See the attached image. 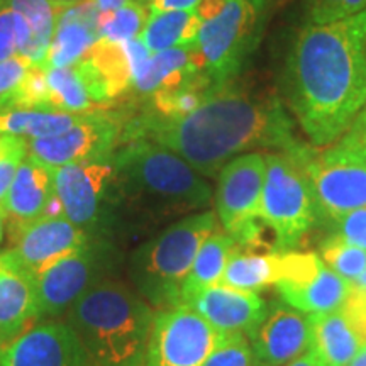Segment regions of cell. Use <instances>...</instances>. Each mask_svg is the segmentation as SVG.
Returning <instances> with one entry per match:
<instances>
[{
	"mask_svg": "<svg viewBox=\"0 0 366 366\" xmlns=\"http://www.w3.org/2000/svg\"><path fill=\"white\" fill-rule=\"evenodd\" d=\"M127 139L153 141L205 178L216 177L224 164L251 149L294 153L304 144L280 105L227 84L210 86L202 102L185 116L162 117L146 111L126 124L121 143Z\"/></svg>",
	"mask_w": 366,
	"mask_h": 366,
	"instance_id": "1",
	"label": "cell"
},
{
	"mask_svg": "<svg viewBox=\"0 0 366 366\" xmlns=\"http://www.w3.org/2000/svg\"><path fill=\"white\" fill-rule=\"evenodd\" d=\"M287 99L315 148L345 134L366 105V9L327 26L307 24L287 61Z\"/></svg>",
	"mask_w": 366,
	"mask_h": 366,
	"instance_id": "2",
	"label": "cell"
},
{
	"mask_svg": "<svg viewBox=\"0 0 366 366\" xmlns=\"http://www.w3.org/2000/svg\"><path fill=\"white\" fill-rule=\"evenodd\" d=\"M119 232L122 222L144 229L207 210L214 192L185 159L148 139L122 141L114 151Z\"/></svg>",
	"mask_w": 366,
	"mask_h": 366,
	"instance_id": "3",
	"label": "cell"
},
{
	"mask_svg": "<svg viewBox=\"0 0 366 366\" xmlns=\"http://www.w3.org/2000/svg\"><path fill=\"white\" fill-rule=\"evenodd\" d=\"M154 315L134 288L107 278L81 295L63 319L95 366H144Z\"/></svg>",
	"mask_w": 366,
	"mask_h": 366,
	"instance_id": "4",
	"label": "cell"
},
{
	"mask_svg": "<svg viewBox=\"0 0 366 366\" xmlns=\"http://www.w3.org/2000/svg\"><path fill=\"white\" fill-rule=\"evenodd\" d=\"M219 227L216 210L180 217L139 244L127 258L126 272L136 294L154 310L180 305L182 288L202 242Z\"/></svg>",
	"mask_w": 366,
	"mask_h": 366,
	"instance_id": "5",
	"label": "cell"
},
{
	"mask_svg": "<svg viewBox=\"0 0 366 366\" xmlns=\"http://www.w3.org/2000/svg\"><path fill=\"white\" fill-rule=\"evenodd\" d=\"M290 154L307 173L320 221L366 207V127L360 114L334 143L324 148L302 144Z\"/></svg>",
	"mask_w": 366,
	"mask_h": 366,
	"instance_id": "6",
	"label": "cell"
},
{
	"mask_svg": "<svg viewBox=\"0 0 366 366\" xmlns=\"http://www.w3.org/2000/svg\"><path fill=\"white\" fill-rule=\"evenodd\" d=\"M262 224L274 236L277 251H295L320 221L312 185L290 153H264Z\"/></svg>",
	"mask_w": 366,
	"mask_h": 366,
	"instance_id": "7",
	"label": "cell"
},
{
	"mask_svg": "<svg viewBox=\"0 0 366 366\" xmlns=\"http://www.w3.org/2000/svg\"><path fill=\"white\" fill-rule=\"evenodd\" d=\"M53 178L63 216L92 237L114 241L119 234L114 153L53 168Z\"/></svg>",
	"mask_w": 366,
	"mask_h": 366,
	"instance_id": "8",
	"label": "cell"
},
{
	"mask_svg": "<svg viewBox=\"0 0 366 366\" xmlns=\"http://www.w3.org/2000/svg\"><path fill=\"white\" fill-rule=\"evenodd\" d=\"M122 262L116 241L92 237L36 278L39 320L63 319L71 305L100 282L112 278Z\"/></svg>",
	"mask_w": 366,
	"mask_h": 366,
	"instance_id": "9",
	"label": "cell"
},
{
	"mask_svg": "<svg viewBox=\"0 0 366 366\" xmlns=\"http://www.w3.org/2000/svg\"><path fill=\"white\" fill-rule=\"evenodd\" d=\"M267 162L262 151H251L224 164L214 192L222 231L239 246L254 248L264 227L259 219Z\"/></svg>",
	"mask_w": 366,
	"mask_h": 366,
	"instance_id": "10",
	"label": "cell"
},
{
	"mask_svg": "<svg viewBox=\"0 0 366 366\" xmlns=\"http://www.w3.org/2000/svg\"><path fill=\"white\" fill-rule=\"evenodd\" d=\"M262 0H224L212 16L202 21L194 41L204 73L214 85L227 84L239 71L258 27Z\"/></svg>",
	"mask_w": 366,
	"mask_h": 366,
	"instance_id": "11",
	"label": "cell"
},
{
	"mask_svg": "<svg viewBox=\"0 0 366 366\" xmlns=\"http://www.w3.org/2000/svg\"><path fill=\"white\" fill-rule=\"evenodd\" d=\"M222 336L189 305L157 310L144 366H204Z\"/></svg>",
	"mask_w": 366,
	"mask_h": 366,
	"instance_id": "12",
	"label": "cell"
},
{
	"mask_svg": "<svg viewBox=\"0 0 366 366\" xmlns=\"http://www.w3.org/2000/svg\"><path fill=\"white\" fill-rule=\"evenodd\" d=\"M122 131L124 126L119 116L105 111L86 112L56 136L27 141V154L49 168L104 158L121 144Z\"/></svg>",
	"mask_w": 366,
	"mask_h": 366,
	"instance_id": "13",
	"label": "cell"
},
{
	"mask_svg": "<svg viewBox=\"0 0 366 366\" xmlns=\"http://www.w3.org/2000/svg\"><path fill=\"white\" fill-rule=\"evenodd\" d=\"M92 236L68 221L61 212H54L14 232V246L6 253L38 278L68 254L84 248Z\"/></svg>",
	"mask_w": 366,
	"mask_h": 366,
	"instance_id": "14",
	"label": "cell"
},
{
	"mask_svg": "<svg viewBox=\"0 0 366 366\" xmlns=\"http://www.w3.org/2000/svg\"><path fill=\"white\" fill-rule=\"evenodd\" d=\"M274 288L290 307L304 314H324L341 309L353 285L332 272L317 253L297 251L290 274L274 283Z\"/></svg>",
	"mask_w": 366,
	"mask_h": 366,
	"instance_id": "15",
	"label": "cell"
},
{
	"mask_svg": "<svg viewBox=\"0 0 366 366\" xmlns=\"http://www.w3.org/2000/svg\"><path fill=\"white\" fill-rule=\"evenodd\" d=\"M0 366H95L65 319L39 320L0 347Z\"/></svg>",
	"mask_w": 366,
	"mask_h": 366,
	"instance_id": "16",
	"label": "cell"
},
{
	"mask_svg": "<svg viewBox=\"0 0 366 366\" xmlns=\"http://www.w3.org/2000/svg\"><path fill=\"white\" fill-rule=\"evenodd\" d=\"M248 340L254 366H285L309 350L310 317L285 302H277Z\"/></svg>",
	"mask_w": 366,
	"mask_h": 366,
	"instance_id": "17",
	"label": "cell"
},
{
	"mask_svg": "<svg viewBox=\"0 0 366 366\" xmlns=\"http://www.w3.org/2000/svg\"><path fill=\"white\" fill-rule=\"evenodd\" d=\"M53 205H58L53 168L27 154L17 168L2 205L12 234L46 214H54Z\"/></svg>",
	"mask_w": 366,
	"mask_h": 366,
	"instance_id": "18",
	"label": "cell"
},
{
	"mask_svg": "<svg viewBox=\"0 0 366 366\" xmlns=\"http://www.w3.org/2000/svg\"><path fill=\"white\" fill-rule=\"evenodd\" d=\"M189 307L222 332H242L249 336L268 314V305L258 292L214 285L195 295Z\"/></svg>",
	"mask_w": 366,
	"mask_h": 366,
	"instance_id": "19",
	"label": "cell"
},
{
	"mask_svg": "<svg viewBox=\"0 0 366 366\" xmlns=\"http://www.w3.org/2000/svg\"><path fill=\"white\" fill-rule=\"evenodd\" d=\"M38 319L36 278L4 251L0 253V347L16 341Z\"/></svg>",
	"mask_w": 366,
	"mask_h": 366,
	"instance_id": "20",
	"label": "cell"
},
{
	"mask_svg": "<svg viewBox=\"0 0 366 366\" xmlns=\"http://www.w3.org/2000/svg\"><path fill=\"white\" fill-rule=\"evenodd\" d=\"M102 12L92 0L59 11L56 29L43 63L44 68H63L80 61L100 39Z\"/></svg>",
	"mask_w": 366,
	"mask_h": 366,
	"instance_id": "21",
	"label": "cell"
},
{
	"mask_svg": "<svg viewBox=\"0 0 366 366\" xmlns=\"http://www.w3.org/2000/svg\"><path fill=\"white\" fill-rule=\"evenodd\" d=\"M48 86L53 111L86 114L104 111L102 105L111 102L102 81L85 58L70 66L49 68Z\"/></svg>",
	"mask_w": 366,
	"mask_h": 366,
	"instance_id": "22",
	"label": "cell"
},
{
	"mask_svg": "<svg viewBox=\"0 0 366 366\" xmlns=\"http://www.w3.org/2000/svg\"><path fill=\"white\" fill-rule=\"evenodd\" d=\"M200 75H205L202 59L195 44L192 43L149 54L137 73L132 89L139 95L151 97L154 94L180 89Z\"/></svg>",
	"mask_w": 366,
	"mask_h": 366,
	"instance_id": "23",
	"label": "cell"
},
{
	"mask_svg": "<svg viewBox=\"0 0 366 366\" xmlns=\"http://www.w3.org/2000/svg\"><path fill=\"white\" fill-rule=\"evenodd\" d=\"M309 350L324 366H347L365 345L342 309L324 314H309Z\"/></svg>",
	"mask_w": 366,
	"mask_h": 366,
	"instance_id": "24",
	"label": "cell"
},
{
	"mask_svg": "<svg viewBox=\"0 0 366 366\" xmlns=\"http://www.w3.org/2000/svg\"><path fill=\"white\" fill-rule=\"evenodd\" d=\"M285 273L287 251L262 253L251 246L237 244L224 269L221 285L237 290L259 292L280 282Z\"/></svg>",
	"mask_w": 366,
	"mask_h": 366,
	"instance_id": "25",
	"label": "cell"
},
{
	"mask_svg": "<svg viewBox=\"0 0 366 366\" xmlns=\"http://www.w3.org/2000/svg\"><path fill=\"white\" fill-rule=\"evenodd\" d=\"M236 248L237 242L227 232L219 231V229L202 242L192 263L189 277L183 283L180 305H187L195 295L210 287L221 285L224 269Z\"/></svg>",
	"mask_w": 366,
	"mask_h": 366,
	"instance_id": "26",
	"label": "cell"
},
{
	"mask_svg": "<svg viewBox=\"0 0 366 366\" xmlns=\"http://www.w3.org/2000/svg\"><path fill=\"white\" fill-rule=\"evenodd\" d=\"M200 24L195 11H151L139 39L151 54L167 51L194 43Z\"/></svg>",
	"mask_w": 366,
	"mask_h": 366,
	"instance_id": "27",
	"label": "cell"
},
{
	"mask_svg": "<svg viewBox=\"0 0 366 366\" xmlns=\"http://www.w3.org/2000/svg\"><path fill=\"white\" fill-rule=\"evenodd\" d=\"M80 116L49 109H0V134L26 141L43 139L66 131Z\"/></svg>",
	"mask_w": 366,
	"mask_h": 366,
	"instance_id": "28",
	"label": "cell"
},
{
	"mask_svg": "<svg viewBox=\"0 0 366 366\" xmlns=\"http://www.w3.org/2000/svg\"><path fill=\"white\" fill-rule=\"evenodd\" d=\"M6 4L29 27L31 43L24 58L34 65H43L56 29L59 9L51 0H6Z\"/></svg>",
	"mask_w": 366,
	"mask_h": 366,
	"instance_id": "29",
	"label": "cell"
},
{
	"mask_svg": "<svg viewBox=\"0 0 366 366\" xmlns=\"http://www.w3.org/2000/svg\"><path fill=\"white\" fill-rule=\"evenodd\" d=\"M149 12V7L146 4L139 0H129L117 11L102 14L100 39L107 41V43H126V41L139 38Z\"/></svg>",
	"mask_w": 366,
	"mask_h": 366,
	"instance_id": "30",
	"label": "cell"
},
{
	"mask_svg": "<svg viewBox=\"0 0 366 366\" xmlns=\"http://www.w3.org/2000/svg\"><path fill=\"white\" fill-rule=\"evenodd\" d=\"M319 258L327 264L332 272L345 278L353 285L366 269V251L353 244L329 236L320 244Z\"/></svg>",
	"mask_w": 366,
	"mask_h": 366,
	"instance_id": "31",
	"label": "cell"
},
{
	"mask_svg": "<svg viewBox=\"0 0 366 366\" xmlns=\"http://www.w3.org/2000/svg\"><path fill=\"white\" fill-rule=\"evenodd\" d=\"M6 109H49L48 70L43 65H33L27 71L16 94Z\"/></svg>",
	"mask_w": 366,
	"mask_h": 366,
	"instance_id": "32",
	"label": "cell"
},
{
	"mask_svg": "<svg viewBox=\"0 0 366 366\" xmlns=\"http://www.w3.org/2000/svg\"><path fill=\"white\" fill-rule=\"evenodd\" d=\"M310 26H327L345 21L366 9V0H304Z\"/></svg>",
	"mask_w": 366,
	"mask_h": 366,
	"instance_id": "33",
	"label": "cell"
},
{
	"mask_svg": "<svg viewBox=\"0 0 366 366\" xmlns=\"http://www.w3.org/2000/svg\"><path fill=\"white\" fill-rule=\"evenodd\" d=\"M204 366H254L248 336L242 332H224L222 341Z\"/></svg>",
	"mask_w": 366,
	"mask_h": 366,
	"instance_id": "34",
	"label": "cell"
},
{
	"mask_svg": "<svg viewBox=\"0 0 366 366\" xmlns=\"http://www.w3.org/2000/svg\"><path fill=\"white\" fill-rule=\"evenodd\" d=\"M27 157V141L0 134V207L4 205L17 168Z\"/></svg>",
	"mask_w": 366,
	"mask_h": 366,
	"instance_id": "35",
	"label": "cell"
},
{
	"mask_svg": "<svg viewBox=\"0 0 366 366\" xmlns=\"http://www.w3.org/2000/svg\"><path fill=\"white\" fill-rule=\"evenodd\" d=\"M327 222L331 224L329 236L366 251V207L350 210Z\"/></svg>",
	"mask_w": 366,
	"mask_h": 366,
	"instance_id": "36",
	"label": "cell"
},
{
	"mask_svg": "<svg viewBox=\"0 0 366 366\" xmlns=\"http://www.w3.org/2000/svg\"><path fill=\"white\" fill-rule=\"evenodd\" d=\"M34 63L21 54L0 61V109H6Z\"/></svg>",
	"mask_w": 366,
	"mask_h": 366,
	"instance_id": "37",
	"label": "cell"
},
{
	"mask_svg": "<svg viewBox=\"0 0 366 366\" xmlns=\"http://www.w3.org/2000/svg\"><path fill=\"white\" fill-rule=\"evenodd\" d=\"M19 54L17 48L16 26H14V12L7 4L0 6V61Z\"/></svg>",
	"mask_w": 366,
	"mask_h": 366,
	"instance_id": "38",
	"label": "cell"
},
{
	"mask_svg": "<svg viewBox=\"0 0 366 366\" xmlns=\"http://www.w3.org/2000/svg\"><path fill=\"white\" fill-rule=\"evenodd\" d=\"M341 309L366 345V290L356 287L351 288V294Z\"/></svg>",
	"mask_w": 366,
	"mask_h": 366,
	"instance_id": "39",
	"label": "cell"
},
{
	"mask_svg": "<svg viewBox=\"0 0 366 366\" xmlns=\"http://www.w3.org/2000/svg\"><path fill=\"white\" fill-rule=\"evenodd\" d=\"M200 0H157L151 11H195Z\"/></svg>",
	"mask_w": 366,
	"mask_h": 366,
	"instance_id": "40",
	"label": "cell"
},
{
	"mask_svg": "<svg viewBox=\"0 0 366 366\" xmlns=\"http://www.w3.org/2000/svg\"><path fill=\"white\" fill-rule=\"evenodd\" d=\"M95 4V7L99 9L102 14H109L117 11L119 7H122L124 4L129 2V0H92Z\"/></svg>",
	"mask_w": 366,
	"mask_h": 366,
	"instance_id": "41",
	"label": "cell"
},
{
	"mask_svg": "<svg viewBox=\"0 0 366 366\" xmlns=\"http://www.w3.org/2000/svg\"><path fill=\"white\" fill-rule=\"evenodd\" d=\"M285 366H324L320 361L315 358V356L310 353V351H305L304 355L299 356V358L292 361V363H288Z\"/></svg>",
	"mask_w": 366,
	"mask_h": 366,
	"instance_id": "42",
	"label": "cell"
},
{
	"mask_svg": "<svg viewBox=\"0 0 366 366\" xmlns=\"http://www.w3.org/2000/svg\"><path fill=\"white\" fill-rule=\"evenodd\" d=\"M347 366H366V345L360 347V351L355 355V358L350 361Z\"/></svg>",
	"mask_w": 366,
	"mask_h": 366,
	"instance_id": "43",
	"label": "cell"
},
{
	"mask_svg": "<svg viewBox=\"0 0 366 366\" xmlns=\"http://www.w3.org/2000/svg\"><path fill=\"white\" fill-rule=\"evenodd\" d=\"M51 2L59 9V11H63V9L71 7V6H76V4L85 2V0H51Z\"/></svg>",
	"mask_w": 366,
	"mask_h": 366,
	"instance_id": "44",
	"label": "cell"
},
{
	"mask_svg": "<svg viewBox=\"0 0 366 366\" xmlns=\"http://www.w3.org/2000/svg\"><path fill=\"white\" fill-rule=\"evenodd\" d=\"M6 212H4V209L0 207V244H2V239H4V232H6Z\"/></svg>",
	"mask_w": 366,
	"mask_h": 366,
	"instance_id": "45",
	"label": "cell"
},
{
	"mask_svg": "<svg viewBox=\"0 0 366 366\" xmlns=\"http://www.w3.org/2000/svg\"><path fill=\"white\" fill-rule=\"evenodd\" d=\"M353 287H356V288H363V290H366V269L363 273H361V277L358 278V280H356L355 283H353Z\"/></svg>",
	"mask_w": 366,
	"mask_h": 366,
	"instance_id": "46",
	"label": "cell"
},
{
	"mask_svg": "<svg viewBox=\"0 0 366 366\" xmlns=\"http://www.w3.org/2000/svg\"><path fill=\"white\" fill-rule=\"evenodd\" d=\"M360 117L363 119V124H365V127H366V109H363V111L360 112Z\"/></svg>",
	"mask_w": 366,
	"mask_h": 366,
	"instance_id": "47",
	"label": "cell"
},
{
	"mask_svg": "<svg viewBox=\"0 0 366 366\" xmlns=\"http://www.w3.org/2000/svg\"><path fill=\"white\" fill-rule=\"evenodd\" d=\"M139 2H143V4H146V6H148V4H149V6H153V4H154V2H157V0H139Z\"/></svg>",
	"mask_w": 366,
	"mask_h": 366,
	"instance_id": "48",
	"label": "cell"
},
{
	"mask_svg": "<svg viewBox=\"0 0 366 366\" xmlns=\"http://www.w3.org/2000/svg\"><path fill=\"white\" fill-rule=\"evenodd\" d=\"M2 4H6V0H0V6H2Z\"/></svg>",
	"mask_w": 366,
	"mask_h": 366,
	"instance_id": "49",
	"label": "cell"
}]
</instances>
